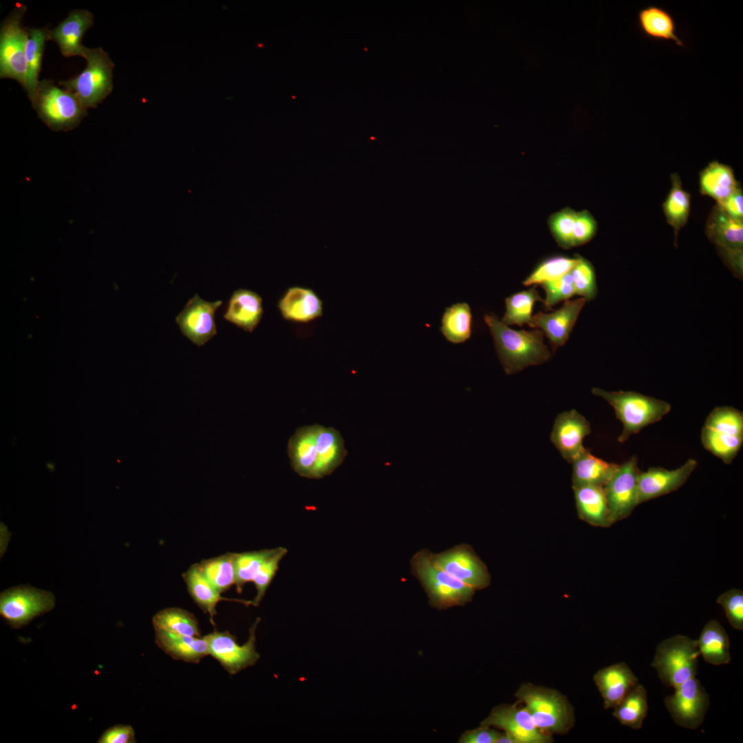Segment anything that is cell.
Wrapping results in <instances>:
<instances>
[{"label": "cell", "instance_id": "cell-10", "mask_svg": "<svg viewBox=\"0 0 743 743\" xmlns=\"http://www.w3.org/2000/svg\"><path fill=\"white\" fill-rule=\"evenodd\" d=\"M26 10V6L17 3L3 19L0 29V78L16 80L25 91L28 28L22 21Z\"/></svg>", "mask_w": 743, "mask_h": 743}, {"label": "cell", "instance_id": "cell-38", "mask_svg": "<svg viewBox=\"0 0 743 743\" xmlns=\"http://www.w3.org/2000/svg\"><path fill=\"white\" fill-rule=\"evenodd\" d=\"M537 301H543L535 286L506 298V311L501 321L506 325L523 326L532 322V311Z\"/></svg>", "mask_w": 743, "mask_h": 743}, {"label": "cell", "instance_id": "cell-23", "mask_svg": "<svg viewBox=\"0 0 743 743\" xmlns=\"http://www.w3.org/2000/svg\"><path fill=\"white\" fill-rule=\"evenodd\" d=\"M279 312L286 321L307 323L323 316V301L311 288L292 286L283 294L277 303Z\"/></svg>", "mask_w": 743, "mask_h": 743}, {"label": "cell", "instance_id": "cell-42", "mask_svg": "<svg viewBox=\"0 0 743 743\" xmlns=\"http://www.w3.org/2000/svg\"><path fill=\"white\" fill-rule=\"evenodd\" d=\"M576 211L566 207L550 215L548 226L557 244L563 249L573 247L572 231Z\"/></svg>", "mask_w": 743, "mask_h": 743}, {"label": "cell", "instance_id": "cell-5", "mask_svg": "<svg viewBox=\"0 0 743 743\" xmlns=\"http://www.w3.org/2000/svg\"><path fill=\"white\" fill-rule=\"evenodd\" d=\"M515 696L543 732L549 735L564 733L572 726L574 720L572 708L566 698L557 691L523 684Z\"/></svg>", "mask_w": 743, "mask_h": 743}, {"label": "cell", "instance_id": "cell-48", "mask_svg": "<svg viewBox=\"0 0 743 743\" xmlns=\"http://www.w3.org/2000/svg\"><path fill=\"white\" fill-rule=\"evenodd\" d=\"M99 743H133L136 742L135 732L129 725L118 724L106 730L101 735Z\"/></svg>", "mask_w": 743, "mask_h": 743}, {"label": "cell", "instance_id": "cell-6", "mask_svg": "<svg viewBox=\"0 0 743 743\" xmlns=\"http://www.w3.org/2000/svg\"><path fill=\"white\" fill-rule=\"evenodd\" d=\"M85 68L78 75L58 82L73 93L85 108H96L113 89L114 63L101 47H85Z\"/></svg>", "mask_w": 743, "mask_h": 743}, {"label": "cell", "instance_id": "cell-37", "mask_svg": "<svg viewBox=\"0 0 743 743\" xmlns=\"http://www.w3.org/2000/svg\"><path fill=\"white\" fill-rule=\"evenodd\" d=\"M647 709V691L643 685L638 684L614 708L613 715L622 724L638 729L642 727Z\"/></svg>", "mask_w": 743, "mask_h": 743}, {"label": "cell", "instance_id": "cell-25", "mask_svg": "<svg viewBox=\"0 0 743 743\" xmlns=\"http://www.w3.org/2000/svg\"><path fill=\"white\" fill-rule=\"evenodd\" d=\"M263 314L261 297L254 291L239 288L231 294L224 318L244 331L252 332Z\"/></svg>", "mask_w": 743, "mask_h": 743}, {"label": "cell", "instance_id": "cell-43", "mask_svg": "<svg viewBox=\"0 0 743 743\" xmlns=\"http://www.w3.org/2000/svg\"><path fill=\"white\" fill-rule=\"evenodd\" d=\"M575 294L587 301L594 299L597 294L596 276L593 266L585 258L580 257L578 263L572 268Z\"/></svg>", "mask_w": 743, "mask_h": 743}, {"label": "cell", "instance_id": "cell-32", "mask_svg": "<svg viewBox=\"0 0 743 743\" xmlns=\"http://www.w3.org/2000/svg\"><path fill=\"white\" fill-rule=\"evenodd\" d=\"M701 193L719 202L740 188L732 169L718 161L710 162L700 174Z\"/></svg>", "mask_w": 743, "mask_h": 743}, {"label": "cell", "instance_id": "cell-39", "mask_svg": "<svg viewBox=\"0 0 743 743\" xmlns=\"http://www.w3.org/2000/svg\"><path fill=\"white\" fill-rule=\"evenodd\" d=\"M235 554L226 552L199 563L203 574L220 593L235 585Z\"/></svg>", "mask_w": 743, "mask_h": 743}, {"label": "cell", "instance_id": "cell-12", "mask_svg": "<svg viewBox=\"0 0 743 743\" xmlns=\"http://www.w3.org/2000/svg\"><path fill=\"white\" fill-rule=\"evenodd\" d=\"M705 231L724 261L735 275L742 279L743 220L731 217L716 206L709 216Z\"/></svg>", "mask_w": 743, "mask_h": 743}, {"label": "cell", "instance_id": "cell-17", "mask_svg": "<svg viewBox=\"0 0 743 743\" xmlns=\"http://www.w3.org/2000/svg\"><path fill=\"white\" fill-rule=\"evenodd\" d=\"M481 725L503 729L517 743H550L551 735L541 731L535 724L527 709L517 704H502L495 707Z\"/></svg>", "mask_w": 743, "mask_h": 743}, {"label": "cell", "instance_id": "cell-4", "mask_svg": "<svg viewBox=\"0 0 743 743\" xmlns=\"http://www.w3.org/2000/svg\"><path fill=\"white\" fill-rule=\"evenodd\" d=\"M427 550L411 557V572L424 589L430 605L439 610L462 606L471 601L475 589L437 567Z\"/></svg>", "mask_w": 743, "mask_h": 743}, {"label": "cell", "instance_id": "cell-3", "mask_svg": "<svg viewBox=\"0 0 743 743\" xmlns=\"http://www.w3.org/2000/svg\"><path fill=\"white\" fill-rule=\"evenodd\" d=\"M592 393L603 398L614 408L623 424L618 438L619 442H625L645 427L659 421L671 410V405L666 401L634 391H607L594 387Z\"/></svg>", "mask_w": 743, "mask_h": 743}, {"label": "cell", "instance_id": "cell-27", "mask_svg": "<svg viewBox=\"0 0 743 743\" xmlns=\"http://www.w3.org/2000/svg\"><path fill=\"white\" fill-rule=\"evenodd\" d=\"M638 25L642 34L652 40L671 41L685 47L677 33L674 17L665 9L655 5L641 8L637 14Z\"/></svg>", "mask_w": 743, "mask_h": 743}, {"label": "cell", "instance_id": "cell-28", "mask_svg": "<svg viewBox=\"0 0 743 743\" xmlns=\"http://www.w3.org/2000/svg\"><path fill=\"white\" fill-rule=\"evenodd\" d=\"M579 517L591 525L607 527L612 524L603 486H573Z\"/></svg>", "mask_w": 743, "mask_h": 743}, {"label": "cell", "instance_id": "cell-26", "mask_svg": "<svg viewBox=\"0 0 743 743\" xmlns=\"http://www.w3.org/2000/svg\"><path fill=\"white\" fill-rule=\"evenodd\" d=\"M182 577L191 596L195 603L209 615L213 625H215L213 618L217 613L216 606L221 601H235L246 605H253L252 601L228 599L222 596V593L203 574L199 563L192 565L183 573Z\"/></svg>", "mask_w": 743, "mask_h": 743}, {"label": "cell", "instance_id": "cell-29", "mask_svg": "<svg viewBox=\"0 0 743 743\" xmlns=\"http://www.w3.org/2000/svg\"><path fill=\"white\" fill-rule=\"evenodd\" d=\"M158 646L174 659L187 663H198L208 654V647L204 636H191L155 632Z\"/></svg>", "mask_w": 743, "mask_h": 743}, {"label": "cell", "instance_id": "cell-47", "mask_svg": "<svg viewBox=\"0 0 743 743\" xmlns=\"http://www.w3.org/2000/svg\"><path fill=\"white\" fill-rule=\"evenodd\" d=\"M596 228V222L590 212L586 210L577 212L572 231L573 247L590 241L595 235Z\"/></svg>", "mask_w": 743, "mask_h": 743}, {"label": "cell", "instance_id": "cell-50", "mask_svg": "<svg viewBox=\"0 0 743 743\" xmlns=\"http://www.w3.org/2000/svg\"><path fill=\"white\" fill-rule=\"evenodd\" d=\"M731 217L743 220V194L740 187L716 205Z\"/></svg>", "mask_w": 743, "mask_h": 743}, {"label": "cell", "instance_id": "cell-11", "mask_svg": "<svg viewBox=\"0 0 743 743\" xmlns=\"http://www.w3.org/2000/svg\"><path fill=\"white\" fill-rule=\"evenodd\" d=\"M54 605L55 597L52 592L29 585L12 587L0 595L1 616L15 629L51 611Z\"/></svg>", "mask_w": 743, "mask_h": 743}, {"label": "cell", "instance_id": "cell-2", "mask_svg": "<svg viewBox=\"0 0 743 743\" xmlns=\"http://www.w3.org/2000/svg\"><path fill=\"white\" fill-rule=\"evenodd\" d=\"M485 323L494 340L498 358L506 374H514L523 369L541 365L551 356L543 343V332L534 330H515L503 323L493 314H486Z\"/></svg>", "mask_w": 743, "mask_h": 743}, {"label": "cell", "instance_id": "cell-16", "mask_svg": "<svg viewBox=\"0 0 743 743\" xmlns=\"http://www.w3.org/2000/svg\"><path fill=\"white\" fill-rule=\"evenodd\" d=\"M637 458L632 457L619 466L604 490L612 523L628 517L638 504Z\"/></svg>", "mask_w": 743, "mask_h": 743}, {"label": "cell", "instance_id": "cell-46", "mask_svg": "<svg viewBox=\"0 0 743 743\" xmlns=\"http://www.w3.org/2000/svg\"><path fill=\"white\" fill-rule=\"evenodd\" d=\"M717 603L724 609L731 625L736 629H743V592L739 589H731L722 593L717 599Z\"/></svg>", "mask_w": 743, "mask_h": 743}, {"label": "cell", "instance_id": "cell-44", "mask_svg": "<svg viewBox=\"0 0 743 743\" xmlns=\"http://www.w3.org/2000/svg\"><path fill=\"white\" fill-rule=\"evenodd\" d=\"M286 553V548L283 547L276 548L274 552L261 566L252 581L257 590V594L252 600L253 605L257 606L262 600L268 586L279 569L280 561Z\"/></svg>", "mask_w": 743, "mask_h": 743}, {"label": "cell", "instance_id": "cell-30", "mask_svg": "<svg viewBox=\"0 0 743 743\" xmlns=\"http://www.w3.org/2000/svg\"><path fill=\"white\" fill-rule=\"evenodd\" d=\"M573 486L594 485L604 487L619 464L594 455L587 449L573 462Z\"/></svg>", "mask_w": 743, "mask_h": 743}, {"label": "cell", "instance_id": "cell-13", "mask_svg": "<svg viewBox=\"0 0 743 743\" xmlns=\"http://www.w3.org/2000/svg\"><path fill=\"white\" fill-rule=\"evenodd\" d=\"M257 618L250 629V634L244 645H239L236 637L229 632L214 631L204 636L208 647V654L216 659L230 674H235L244 669L254 665L259 658L255 648V629Z\"/></svg>", "mask_w": 743, "mask_h": 743}, {"label": "cell", "instance_id": "cell-36", "mask_svg": "<svg viewBox=\"0 0 743 743\" xmlns=\"http://www.w3.org/2000/svg\"><path fill=\"white\" fill-rule=\"evenodd\" d=\"M667 223L674 228L675 246L680 230L687 224L690 211V195L682 189L680 177L671 175V188L663 204Z\"/></svg>", "mask_w": 743, "mask_h": 743}, {"label": "cell", "instance_id": "cell-45", "mask_svg": "<svg viewBox=\"0 0 743 743\" xmlns=\"http://www.w3.org/2000/svg\"><path fill=\"white\" fill-rule=\"evenodd\" d=\"M541 286L545 290L546 298L543 303L546 310H548L561 301L568 300L575 294L570 271L557 279L544 282Z\"/></svg>", "mask_w": 743, "mask_h": 743}, {"label": "cell", "instance_id": "cell-15", "mask_svg": "<svg viewBox=\"0 0 743 743\" xmlns=\"http://www.w3.org/2000/svg\"><path fill=\"white\" fill-rule=\"evenodd\" d=\"M675 689L674 693L664 700L670 715L680 726L697 729L702 723L709 705L708 693L695 677L687 680Z\"/></svg>", "mask_w": 743, "mask_h": 743}, {"label": "cell", "instance_id": "cell-41", "mask_svg": "<svg viewBox=\"0 0 743 743\" xmlns=\"http://www.w3.org/2000/svg\"><path fill=\"white\" fill-rule=\"evenodd\" d=\"M274 549L244 552L235 554V585L241 593L244 585L252 581L266 560Z\"/></svg>", "mask_w": 743, "mask_h": 743}, {"label": "cell", "instance_id": "cell-18", "mask_svg": "<svg viewBox=\"0 0 743 743\" xmlns=\"http://www.w3.org/2000/svg\"><path fill=\"white\" fill-rule=\"evenodd\" d=\"M222 304L221 300L210 302L196 294L177 314L175 322L184 336L202 346L217 333L215 315Z\"/></svg>", "mask_w": 743, "mask_h": 743}, {"label": "cell", "instance_id": "cell-20", "mask_svg": "<svg viewBox=\"0 0 743 743\" xmlns=\"http://www.w3.org/2000/svg\"><path fill=\"white\" fill-rule=\"evenodd\" d=\"M697 466V461L688 459L674 470L651 467L638 475V503L641 504L677 490L686 482Z\"/></svg>", "mask_w": 743, "mask_h": 743}, {"label": "cell", "instance_id": "cell-19", "mask_svg": "<svg viewBox=\"0 0 743 743\" xmlns=\"http://www.w3.org/2000/svg\"><path fill=\"white\" fill-rule=\"evenodd\" d=\"M590 433V422L578 411L572 409L557 416L550 438L563 458L572 463L586 449L583 440Z\"/></svg>", "mask_w": 743, "mask_h": 743}, {"label": "cell", "instance_id": "cell-8", "mask_svg": "<svg viewBox=\"0 0 743 743\" xmlns=\"http://www.w3.org/2000/svg\"><path fill=\"white\" fill-rule=\"evenodd\" d=\"M700 652L696 640L676 635L659 643L652 666L665 685L676 688L697 673Z\"/></svg>", "mask_w": 743, "mask_h": 743}, {"label": "cell", "instance_id": "cell-31", "mask_svg": "<svg viewBox=\"0 0 743 743\" xmlns=\"http://www.w3.org/2000/svg\"><path fill=\"white\" fill-rule=\"evenodd\" d=\"M697 646L704 660L720 665L731 661L730 642L728 634L716 620H710L702 628Z\"/></svg>", "mask_w": 743, "mask_h": 743}, {"label": "cell", "instance_id": "cell-33", "mask_svg": "<svg viewBox=\"0 0 743 743\" xmlns=\"http://www.w3.org/2000/svg\"><path fill=\"white\" fill-rule=\"evenodd\" d=\"M50 30L47 27L28 28V38L25 47L26 89L31 102L34 100L38 89L39 73L45 43L50 40Z\"/></svg>", "mask_w": 743, "mask_h": 743}, {"label": "cell", "instance_id": "cell-35", "mask_svg": "<svg viewBox=\"0 0 743 743\" xmlns=\"http://www.w3.org/2000/svg\"><path fill=\"white\" fill-rule=\"evenodd\" d=\"M152 623L155 632L200 636L197 618L184 609L168 607L162 610L153 616Z\"/></svg>", "mask_w": 743, "mask_h": 743}, {"label": "cell", "instance_id": "cell-24", "mask_svg": "<svg viewBox=\"0 0 743 743\" xmlns=\"http://www.w3.org/2000/svg\"><path fill=\"white\" fill-rule=\"evenodd\" d=\"M593 680L601 694L605 709L615 708L638 680L625 663H618L599 670Z\"/></svg>", "mask_w": 743, "mask_h": 743}, {"label": "cell", "instance_id": "cell-7", "mask_svg": "<svg viewBox=\"0 0 743 743\" xmlns=\"http://www.w3.org/2000/svg\"><path fill=\"white\" fill-rule=\"evenodd\" d=\"M39 118L54 131L75 129L87 115L76 96L52 80L40 81L32 103Z\"/></svg>", "mask_w": 743, "mask_h": 743}, {"label": "cell", "instance_id": "cell-1", "mask_svg": "<svg viewBox=\"0 0 743 743\" xmlns=\"http://www.w3.org/2000/svg\"><path fill=\"white\" fill-rule=\"evenodd\" d=\"M287 453L292 469L311 479L330 475L347 454L340 432L317 424L297 428L288 440Z\"/></svg>", "mask_w": 743, "mask_h": 743}, {"label": "cell", "instance_id": "cell-14", "mask_svg": "<svg viewBox=\"0 0 743 743\" xmlns=\"http://www.w3.org/2000/svg\"><path fill=\"white\" fill-rule=\"evenodd\" d=\"M430 557L437 567L475 590L490 584L486 565L468 544L462 543L440 553L431 552Z\"/></svg>", "mask_w": 743, "mask_h": 743}, {"label": "cell", "instance_id": "cell-49", "mask_svg": "<svg viewBox=\"0 0 743 743\" xmlns=\"http://www.w3.org/2000/svg\"><path fill=\"white\" fill-rule=\"evenodd\" d=\"M499 733L490 729L489 726L481 725L479 728L466 731L463 733L458 742L460 743H496Z\"/></svg>", "mask_w": 743, "mask_h": 743}, {"label": "cell", "instance_id": "cell-40", "mask_svg": "<svg viewBox=\"0 0 743 743\" xmlns=\"http://www.w3.org/2000/svg\"><path fill=\"white\" fill-rule=\"evenodd\" d=\"M580 257L555 256L545 259L525 279L523 284L536 286L557 279L569 272L578 263Z\"/></svg>", "mask_w": 743, "mask_h": 743}, {"label": "cell", "instance_id": "cell-9", "mask_svg": "<svg viewBox=\"0 0 743 743\" xmlns=\"http://www.w3.org/2000/svg\"><path fill=\"white\" fill-rule=\"evenodd\" d=\"M704 447L724 463L730 464L743 442V414L732 407H715L701 431Z\"/></svg>", "mask_w": 743, "mask_h": 743}, {"label": "cell", "instance_id": "cell-21", "mask_svg": "<svg viewBox=\"0 0 743 743\" xmlns=\"http://www.w3.org/2000/svg\"><path fill=\"white\" fill-rule=\"evenodd\" d=\"M585 302L582 297L566 300L561 308L551 313L539 312L532 316L530 327L541 330L556 349L568 341Z\"/></svg>", "mask_w": 743, "mask_h": 743}, {"label": "cell", "instance_id": "cell-22", "mask_svg": "<svg viewBox=\"0 0 743 743\" xmlns=\"http://www.w3.org/2000/svg\"><path fill=\"white\" fill-rule=\"evenodd\" d=\"M94 25L92 13L85 9H76L56 28L50 30V40L54 41L65 57H84L85 47L82 40L86 31Z\"/></svg>", "mask_w": 743, "mask_h": 743}, {"label": "cell", "instance_id": "cell-34", "mask_svg": "<svg viewBox=\"0 0 743 743\" xmlns=\"http://www.w3.org/2000/svg\"><path fill=\"white\" fill-rule=\"evenodd\" d=\"M441 323L440 331L448 341L454 344L465 342L471 336L472 314L469 305L462 302L446 308Z\"/></svg>", "mask_w": 743, "mask_h": 743}, {"label": "cell", "instance_id": "cell-51", "mask_svg": "<svg viewBox=\"0 0 743 743\" xmlns=\"http://www.w3.org/2000/svg\"><path fill=\"white\" fill-rule=\"evenodd\" d=\"M496 743H517L516 741L506 732L499 733Z\"/></svg>", "mask_w": 743, "mask_h": 743}]
</instances>
